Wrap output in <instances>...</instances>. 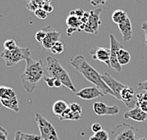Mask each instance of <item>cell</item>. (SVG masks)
I'll return each instance as SVG.
<instances>
[{"mask_svg": "<svg viewBox=\"0 0 147 140\" xmlns=\"http://www.w3.org/2000/svg\"><path fill=\"white\" fill-rule=\"evenodd\" d=\"M70 64L75 68L76 71H78L84 78L92 82L93 85L96 86L100 91H101L104 96L110 95L113 96L112 91L108 85L106 84V82L103 81L102 75L99 74L97 70H95L92 66L86 61L84 56L82 55H78L75 58L71 59Z\"/></svg>", "mask_w": 147, "mask_h": 140, "instance_id": "6da1fadb", "label": "cell"}, {"mask_svg": "<svg viewBox=\"0 0 147 140\" xmlns=\"http://www.w3.org/2000/svg\"><path fill=\"white\" fill-rule=\"evenodd\" d=\"M45 77V65L42 60L35 61L32 58L26 60V68L21 75L23 87L30 94L37 87L38 82Z\"/></svg>", "mask_w": 147, "mask_h": 140, "instance_id": "7a4b0ae2", "label": "cell"}, {"mask_svg": "<svg viewBox=\"0 0 147 140\" xmlns=\"http://www.w3.org/2000/svg\"><path fill=\"white\" fill-rule=\"evenodd\" d=\"M46 71L48 72L50 77H52L53 79L59 80L62 82V84L65 86L66 88L71 90L73 93H76V89L74 85L71 78H70L67 71L63 68V66L61 65V63L59 62V60L55 59L54 57L48 56L46 58V65H45Z\"/></svg>", "mask_w": 147, "mask_h": 140, "instance_id": "3957f363", "label": "cell"}, {"mask_svg": "<svg viewBox=\"0 0 147 140\" xmlns=\"http://www.w3.org/2000/svg\"><path fill=\"white\" fill-rule=\"evenodd\" d=\"M0 57L4 60L8 67H11L21 61H24L30 57V50L28 48H19V46L13 50L4 49L0 53Z\"/></svg>", "mask_w": 147, "mask_h": 140, "instance_id": "277c9868", "label": "cell"}, {"mask_svg": "<svg viewBox=\"0 0 147 140\" xmlns=\"http://www.w3.org/2000/svg\"><path fill=\"white\" fill-rule=\"evenodd\" d=\"M137 129L133 126L122 123L115 126L109 134V140H136Z\"/></svg>", "mask_w": 147, "mask_h": 140, "instance_id": "5b68a950", "label": "cell"}, {"mask_svg": "<svg viewBox=\"0 0 147 140\" xmlns=\"http://www.w3.org/2000/svg\"><path fill=\"white\" fill-rule=\"evenodd\" d=\"M35 121L37 125H38L40 133H41V136L43 140H59L54 126L48 120H46L41 114L36 113Z\"/></svg>", "mask_w": 147, "mask_h": 140, "instance_id": "8992f818", "label": "cell"}, {"mask_svg": "<svg viewBox=\"0 0 147 140\" xmlns=\"http://www.w3.org/2000/svg\"><path fill=\"white\" fill-rule=\"evenodd\" d=\"M109 41H110V68L114 69L116 72L122 71V65L119 64L117 54L121 48H123V45L118 40L115 38L113 34H109Z\"/></svg>", "mask_w": 147, "mask_h": 140, "instance_id": "52a82bcc", "label": "cell"}, {"mask_svg": "<svg viewBox=\"0 0 147 140\" xmlns=\"http://www.w3.org/2000/svg\"><path fill=\"white\" fill-rule=\"evenodd\" d=\"M102 12V9L93 10L89 12V20L85 25L84 31L87 33H96L98 32V29L101 25V20H100V14Z\"/></svg>", "mask_w": 147, "mask_h": 140, "instance_id": "ba28073f", "label": "cell"}, {"mask_svg": "<svg viewBox=\"0 0 147 140\" xmlns=\"http://www.w3.org/2000/svg\"><path fill=\"white\" fill-rule=\"evenodd\" d=\"M103 81L106 82V84L110 88V90L113 93V97L115 99H117L118 101H121V92L123 91V89H125L126 86L125 84H123L120 82L116 81L114 78H112L109 73H104L102 75Z\"/></svg>", "mask_w": 147, "mask_h": 140, "instance_id": "9c48e42d", "label": "cell"}, {"mask_svg": "<svg viewBox=\"0 0 147 140\" xmlns=\"http://www.w3.org/2000/svg\"><path fill=\"white\" fill-rule=\"evenodd\" d=\"M93 60L104 63L110 67V49L103 46H96L90 50Z\"/></svg>", "mask_w": 147, "mask_h": 140, "instance_id": "30bf717a", "label": "cell"}, {"mask_svg": "<svg viewBox=\"0 0 147 140\" xmlns=\"http://www.w3.org/2000/svg\"><path fill=\"white\" fill-rule=\"evenodd\" d=\"M93 112L98 116H114L118 115L120 109L117 105L109 106L103 102L93 103Z\"/></svg>", "mask_w": 147, "mask_h": 140, "instance_id": "8fae6325", "label": "cell"}, {"mask_svg": "<svg viewBox=\"0 0 147 140\" xmlns=\"http://www.w3.org/2000/svg\"><path fill=\"white\" fill-rule=\"evenodd\" d=\"M76 96L81 99H84V101H91V99H94L98 97H105L104 94L96 86L83 88L80 91L76 92Z\"/></svg>", "mask_w": 147, "mask_h": 140, "instance_id": "7c38bea8", "label": "cell"}, {"mask_svg": "<svg viewBox=\"0 0 147 140\" xmlns=\"http://www.w3.org/2000/svg\"><path fill=\"white\" fill-rule=\"evenodd\" d=\"M135 91L134 89L129 87L127 85L125 89H123L121 92V101L125 104L128 109H133L137 106V99H134Z\"/></svg>", "mask_w": 147, "mask_h": 140, "instance_id": "4fadbf2b", "label": "cell"}, {"mask_svg": "<svg viewBox=\"0 0 147 140\" xmlns=\"http://www.w3.org/2000/svg\"><path fill=\"white\" fill-rule=\"evenodd\" d=\"M123 118L125 119H133L138 122H143L147 120V113L143 112L139 106H136L135 108L129 109L127 112L125 113Z\"/></svg>", "mask_w": 147, "mask_h": 140, "instance_id": "5bb4252c", "label": "cell"}, {"mask_svg": "<svg viewBox=\"0 0 147 140\" xmlns=\"http://www.w3.org/2000/svg\"><path fill=\"white\" fill-rule=\"evenodd\" d=\"M59 37H61V32L56 31H49L45 40L42 42L43 50H50L52 46L58 41H59Z\"/></svg>", "mask_w": 147, "mask_h": 140, "instance_id": "9a60e30c", "label": "cell"}, {"mask_svg": "<svg viewBox=\"0 0 147 140\" xmlns=\"http://www.w3.org/2000/svg\"><path fill=\"white\" fill-rule=\"evenodd\" d=\"M118 28L122 33L123 40H125V42L129 41V40L132 38V36H133L132 24H131V21H130L129 17L126 18L123 23H121V24H118Z\"/></svg>", "mask_w": 147, "mask_h": 140, "instance_id": "2e32d148", "label": "cell"}, {"mask_svg": "<svg viewBox=\"0 0 147 140\" xmlns=\"http://www.w3.org/2000/svg\"><path fill=\"white\" fill-rule=\"evenodd\" d=\"M1 104L4 107L8 108L9 110H12L13 112H19V103L17 97H13V98H9V99H0Z\"/></svg>", "mask_w": 147, "mask_h": 140, "instance_id": "e0dca14e", "label": "cell"}, {"mask_svg": "<svg viewBox=\"0 0 147 140\" xmlns=\"http://www.w3.org/2000/svg\"><path fill=\"white\" fill-rule=\"evenodd\" d=\"M68 107H69V105L67 104V102L65 101H63V99H59V101H57L54 104H53L52 110H53L54 115L56 116H58V118H59V116L68 109Z\"/></svg>", "mask_w": 147, "mask_h": 140, "instance_id": "ac0fdd59", "label": "cell"}, {"mask_svg": "<svg viewBox=\"0 0 147 140\" xmlns=\"http://www.w3.org/2000/svg\"><path fill=\"white\" fill-rule=\"evenodd\" d=\"M66 24H67L68 28L75 29L76 31H81L80 29H81V26L83 25L81 21H80V19L75 15H69L67 20H66Z\"/></svg>", "mask_w": 147, "mask_h": 140, "instance_id": "d6986e66", "label": "cell"}, {"mask_svg": "<svg viewBox=\"0 0 147 140\" xmlns=\"http://www.w3.org/2000/svg\"><path fill=\"white\" fill-rule=\"evenodd\" d=\"M81 118V115L78 114L76 112H73L71 109L68 107V109L63 113V114L59 116V120H79Z\"/></svg>", "mask_w": 147, "mask_h": 140, "instance_id": "ffe728a7", "label": "cell"}, {"mask_svg": "<svg viewBox=\"0 0 147 140\" xmlns=\"http://www.w3.org/2000/svg\"><path fill=\"white\" fill-rule=\"evenodd\" d=\"M117 58H118V62L120 65H125L129 64L130 60H131V55H130V53L127 50H125V49L123 48L118 51Z\"/></svg>", "mask_w": 147, "mask_h": 140, "instance_id": "44dd1931", "label": "cell"}, {"mask_svg": "<svg viewBox=\"0 0 147 140\" xmlns=\"http://www.w3.org/2000/svg\"><path fill=\"white\" fill-rule=\"evenodd\" d=\"M127 17L128 16L126 14V12L125 11H123V10H116L115 12H113L112 15H111L112 21L117 25L123 23Z\"/></svg>", "mask_w": 147, "mask_h": 140, "instance_id": "7402d4cb", "label": "cell"}, {"mask_svg": "<svg viewBox=\"0 0 147 140\" xmlns=\"http://www.w3.org/2000/svg\"><path fill=\"white\" fill-rule=\"evenodd\" d=\"M13 97H16L14 88L9 86H0V99L13 98Z\"/></svg>", "mask_w": 147, "mask_h": 140, "instance_id": "603a6c76", "label": "cell"}, {"mask_svg": "<svg viewBox=\"0 0 147 140\" xmlns=\"http://www.w3.org/2000/svg\"><path fill=\"white\" fill-rule=\"evenodd\" d=\"M28 4H26V8H28L30 12H34L36 10L42 8L43 5L42 0H26Z\"/></svg>", "mask_w": 147, "mask_h": 140, "instance_id": "cb8c5ba5", "label": "cell"}, {"mask_svg": "<svg viewBox=\"0 0 147 140\" xmlns=\"http://www.w3.org/2000/svg\"><path fill=\"white\" fill-rule=\"evenodd\" d=\"M51 29V27H47V28H43L42 29H40L36 32V35H35V38H36V41L38 43H41L45 40L46 34H47V32L49 31V29Z\"/></svg>", "mask_w": 147, "mask_h": 140, "instance_id": "d4e9b609", "label": "cell"}, {"mask_svg": "<svg viewBox=\"0 0 147 140\" xmlns=\"http://www.w3.org/2000/svg\"><path fill=\"white\" fill-rule=\"evenodd\" d=\"M50 51L52 52V54H55V55L61 54V53L64 51V44L61 41H58L54 46H52L51 49H50Z\"/></svg>", "mask_w": 147, "mask_h": 140, "instance_id": "484cf974", "label": "cell"}, {"mask_svg": "<svg viewBox=\"0 0 147 140\" xmlns=\"http://www.w3.org/2000/svg\"><path fill=\"white\" fill-rule=\"evenodd\" d=\"M4 49L6 50H13V49L17 48L18 46L16 44L14 39H8L4 42Z\"/></svg>", "mask_w": 147, "mask_h": 140, "instance_id": "4316f807", "label": "cell"}, {"mask_svg": "<svg viewBox=\"0 0 147 140\" xmlns=\"http://www.w3.org/2000/svg\"><path fill=\"white\" fill-rule=\"evenodd\" d=\"M41 135H30V134H24L21 132L20 135V140H42Z\"/></svg>", "mask_w": 147, "mask_h": 140, "instance_id": "83f0119b", "label": "cell"}, {"mask_svg": "<svg viewBox=\"0 0 147 140\" xmlns=\"http://www.w3.org/2000/svg\"><path fill=\"white\" fill-rule=\"evenodd\" d=\"M94 135L98 138V140H109V134L106 130H101L98 133H95Z\"/></svg>", "mask_w": 147, "mask_h": 140, "instance_id": "f1b7e54d", "label": "cell"}, {"mask_svg": "<svg viewBox=\"0 0 147 140\" xmlns=\"http://www.w3.org/2000/svg\"><path fill=\"white\" fill-rule=\"evenodd\" d=\"M34 14L36 15V17H38L39 19L43 20V19H46V18H47L48 13L46 12L42 8H40V9L36 10V11L34 12Z\"/></svg>", "mask_w": 147, "mask_h": 140, "instance_id": "f546056e", "label": "cell"}, {"mask_svg": "<svg viewBox=\"0 0 147 140\" xmlns=\"http://www.w3.org/2000/svg\"><path fill=\"white\" fill-rule=\"evenodd\" d=\"M69 108L71 109L73 112H76V113H78V114L82 115V108L78 102H72L71 104H69Z\"/></svg>", "mask_w": 147, "mask_h": 140, "instance_id": "4dcf8cb0", "label": "cell"}, {"mask_svg": "<svg viewBox=\"0 0 147 140\" xmlns=\"http://www.w3.org/2000/svg\"><path fill=\"white\" fill-rule=\"evenodd\" d=\"M136 98H137V103L147 101V92L145 91L144 93H140V94L136 96Z\"/></svg>", "mask_w": 147, "mask_h": 140, "instance_id": "1f68e13d", "label": "cell"}, {"mask_svg": "<svg viewBox=\"0 0 147 140\" xmlns=\"http://www.w3.org/2000/svg\"><path fill=\"white\" fill-rule=\"evenodd\" d=\"M84 13H85V12L83 11V10L78 9V10H76V11H72L71 12H70L69 15H75V16H76V17H78L80 19L83 15H84Z\"/></svg>", "mask_w": 147, "mask_h": 140, "instance_id": "d6a6232c", "label": "cell"}, {"mask_svg": "<svg viewBox=\"0 0 147 140\" xmlns=\"http://www.w3.org/2000/svg\"><path fill=\"white\" fill-rule=\"evenodd\" d=\"M0 140H8V132L3 127H0Z\"/></svg>", "mask_w": 147, "mask_h": 140, "instance_id": "836d02e7", "label": "cell"}, {"mask_svg": "<svg viewBox=\"0 0 147 140\" xmlns=\"http://www.w3.org/2000/svg\"><path fill=\"white\" fill-rule=\"evenodd\" d=\"M42 8L45 10V11L47 12V13H50L54 11V7L51 5V3H45V4H43Z\"/></svg>", "mask_w": 147, "mask_h": 140, "instance_id": "e575fe53", "label": "cell"}, {"mask_svg": "<svg viewBox=\"0 0 147 140\" xmlns=\"http://www.w3.org/2000/svg\"><path fill=\"white\" fill-rule=\"evenodd\" d=\"M43 80L45 82L47 83V85L49 87H54V82H55V79H53L52 77H43Z\"/></svg>", "mask_w": 147, "mask_h": 140, "instance_id": "d590c367", "label": "cell"}, {"mask_svg": "<svg viewBox=\"0 0 147 140\" xmlns=\"http://www.w3.org/2000/svg\"><path fill=\"white\" fill-rule=\"evenodd\" d=\"M90 1H91V4L93 7H96L99 5H107L108 0H90Z\"/></svg>", "mask_w": 147, "mask_h": 140, "instance_id": "8d00e7d4", "label": "cell"}, {"mask_svg": "<svg viewBox=\"0 0 147 140\" xmlns=\"http://www.w3.org/2000/svg\"><path fill=\"white\" fill-rule=\"evenodd\" d=\"M102 129V126L100 123H93L92 125V131L93 132V134H95V133H98L99 131H101Z\"/></svg>", "mask_w": 147, "mask_h": 140, "instance_id": "74e56055", "label": "cell"}, {"mask_svg": "<svg viewBox=\"0 0 147 140\" xmlns=\"http://www.w3.org/2000/svg\"><path fill=\"white\" fill-rule=\"evenodd\" d=\"M137 106H139V107L141 108L143 112L147 113V101H142V102H140V103H137Z\"/></svg>", "mask_w": 147, "mask_h": 140, "instance_id": "f35d334b", "label": "cell"}, {"mask_svg": "<svg viewBox=\"0 0 147 140\" xmlns=\"http://www.w3.org/2000/svg\"><path fill=\"white\" fill-rule=\"evenodd\" d=\"M138 88L140 90H142V91L147 92V81L142 82H139L138 83Z\"/></svg>", "mask_w": 147, "mask_h": 140, "instance_id": "ab89813d", "label": "cell"}, {"mask_svg": "<svg viewBox=\"0 0 147 140\" xmlns=\"http://www.w3.org/2000/svg\"><path fill=\"white\" fill-rule=\"evenodd\" d=\"M142 29L145 33V45L147 46V22H143L142 24Z\"/></svg>", "mask_w": 147, "mask_h": 140, "instance_id": "60d3db41", "label": "cell"}, {"mask_svg": "<svg viewBox=\"0 0 147 140\" xmlns=\"http://www.w3.org/2000/svg\"><path fill=\"white\" fill-rule=\"evenodd\" d=\"M62 84V82L61 81H59V80H55V82H54V87H57V88H59V87H61Z\"/></svg>", "mask_w": 147, "mask_h": 140, "instance_id": "b9f144b4", "label": "cell"}, {"mask_svg": "<svg viewBox=\"0 0 147 140\" xmlns=\"http://www.w3.org/2000/svg\"><path fill=\"white\" fill-rule=\"evenodd\" d=\"M20 135H21V132H20V131H17V132H16L14 140H20Z\"/></svg>", "mask_w": 147, "mask_h": 140, "instance_id": "7bdbcfd3", "label": "cell"}, {"mask_svg": "<svg viewBox=\"0 0 147 140\" xmlns=\"http://www.w3.org/2000/svg\"><path fill=\"white\" fill-rule=\"evenodd\" d=\"M90 140H98V138L96 137V136L93 135H92L91 137H90Z\"/></svg>", "mask_w": 147, "mask_h": 140, "instance_id": "ee69618b", "label": "cell"}, {"mask_svg": "<svg viewBox=\"0 0 147 140\" xmlns=\"http://www.w3.org/2000/svg\"><path fill=\"white\" fill-rule=\"evenodd\" d=\"M42 2H43V4H45V3H51L52 0H42Z\"/></svg>", "mask_w": 147, "mask_h": 140, "instance_id": "f6af8a7d", "label": "cell"}, {"mask_svg": "<svg viewBox=\"0 0 147 140\" xmlns=\"http://www.w3.org/2000/svg\"><path fill=\"white\" fill-rule=\"evenodd\" d=\"M139 140H146L145 138H143V137H142V138H140Z\"/></svg>", "mask_w": 147, "mask_h": 140, "instance_id": "bcb514c9", "label": "cell"}]
</instances>
